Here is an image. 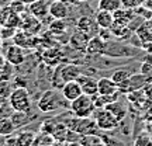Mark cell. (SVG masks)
Listing matches in <instances>:
<instances>
[{"label": "cell", "instance_id": "obj_1", "mask_svg": "<svg viewBox=\"0 0 152 146\" xmlns=\"http://www.w3.org/2000/svg\"><path fill=\"white\" fill-rule=\"evenodd\" d=\"M80 75L82 70L79 69V66L73 65V63H62V65H58L55 68L52 79H51V84L54 89L61 90L66 81L76 80Z\"/></svg>", "mask_w": 152, "mask_h": 146}, {"label": "cell", "instance_id": "obj_2", "mask_svg": "<svg viewBox=\"0 0 152 146\" xmlns=\"http://www.w3.org/2000/svg\"><path fill=\"white\" fill-rule=\"evenodd\" d=\"M9 103L14 111L31 113V96L27 87H14L9 96Z\"/></svg>", "mask_w": 152, "mask_h": 146}, {"label": "cell", "instance_id": "obj_3", "mask_svg": "<svg viewBox=\"0 0 152 146\" xmlns=\"http://www.w3.org/2000/svg\"><path fill=\"white\" fill-rule=\"evenodd\" d=\"M69 108H71L72 114L75 117L79 118H87V117H92L94 113V101H93L92 96H87V94H82L79 97L69 103Z\"/></svg>", "mask_w": 152, "mask_h": 146}, {"label": "cell", "instance_id": "obj_4", "mask_svg": "<svg viewBox=\"0 0 152 146\" xmlns=\"http://www.w3.org/2000/svg\"><path fill=\"white\" fill-rule=\"evenodd\" d=\"M38 110L44 114L48 113H54L61 107V98L58 96V92L56 89H52V90H47V92L42 93V96L39 97L37 103Z\"/></svg>", "mask_w": 152, "mask_h": 146}, {"label": "cell", "instance_id": "obj_5", "mask_svg": "<svg viewBox=\"0 0 152 146\" xmlns=\"http://www.w3.org/2000/svg\"><path fill=\"white\" fill-rule=\"evenodd\" d=\"M93 115H94V121L97 124L99 129L104 131V132L115 129L120 124L118 121H117V118L107 108H96Z\"/></svg>", "mask_w": 152, "mask_h": 146}, {"label": "cell", "instance_id": "obj_6", "mask_svg": "<svg viewBox=\"0 0 152 146\" xmlns=\"http://www.w3.org/2000/svg\"><path fill=\"white\" fill-rule=\"evenodd\" d=\"M4 59L13 66H20L26 62V52L20 45H10L4 52Z\"/></svg>", "mask_w": 152, "mask_h": 146}, {"label": "cell", "instance_id": "obj_7", "mask_svg": "<svg viewBox=\"0 0 152 146\" xmlns=\"http://www.w3.org/2000/svg\"><path fill=\"white\" fill-rule=\"evenodd\" d=\"M76 28L80 30L83 33H86L89 37H94V35H99V31H100V27L96 23V20H93L92 17L89 16H82L76 20Z\"/></svg>", "mask_w": 152, "mask_h": 146}, {"label": "cell", "instance_id": "obj_8", "mask_svg": "<svg viewBox=\"0 0 152 146\" xmlns=\"http://www.w3.org/2000/svg\"><path fill=\"white\" fill-rule=\"evenodd\" d=\"M69 4L65 0H54L49 3V16L52 18H61L65 20L69 16Z\"/></svg>", "mask_w": 152, "mask_h": 146}, {"label": "cell", "instance_id": "obj_9", "mask_svg": "<svg viewBox=\"0 0 152 146\" xmlns=\"http://www.w3.org/2000/svg\"><path fill=\"white\" fill-rule=\"evenodd\" d=\"M61 93H62L64 98H65L66 101H69V103L73 101V100H76L79 96L83 94L82 87H80V84H79V81L77 80L66 81L65 84L62 86V89H61Z\"/></svg>", "mask_w": 152, "mask_h": 146}, {"label": "cell", "instance_id": "obj_10", "mask_svg": "<svg viewBox=\"0 0 152 146\" xmlns=\"http://www.w3.org/2000/svg\"><path fill=\"white\" fill-rule=\"evenodd\" d=\"M92 37H89L86 33H83L80 30L76 28L73 34L71 35L69 38V44L76 51H80V52H86V48H87V44H89V39Z\"/></svg>", "mask_w": 152, "mask_h": 146}, {"label": "cell", "instance_id": "obj_11", "mask_svg": "<svg viewBox=\"0 0 152 146\" xmlns=\"http://www.w3.org/2000/svg\"><path fill=\"white\" fill-rule=\"evenodd\" d=\"M13 41L14 44L17 45H20L21 48H34V46H37L38 42H39V39H38L35 35L33 34H28L26 31H17L16 35L13 37Z\"/></svg>", "mask_w": 152, "mask_h": 146}, {"label": "cell", "instance_id": "obj_12", "mask_svg": "<svg viewBox=\"0 0 152 146\" xmlns=\"http://www.w3.org/2000/svg\"><path fill=\"white\" fill-rule=\"evenodd\" d=\"M106 49H107V42L104 41L100 35H94L89 39L86 48V54L87 55H104L106 54Z\"/></svg>", "mask_w": 152, "mask_h": 146}, {"label": "cell", "instance_id": "obj_13", "mask_svg": "<svg viewBox=\"0 0 152 146\" xmlns=\"http://www.w3.org/2000/svg\"><path fill=\"white\" fill-rule=\"evenodd\" d=\"M76 80L79 81V84L82 87V92L83 94H87V96H96L99 93L97 90V80L92 77V76H87V75H80Z\"/></svg>", "mask_w": 152, "mask_h": 146}, {"label": "cell", "instance_id": "obj_14", "mask_svg": "<svg viewBox=\"0 0 152 146\" xmlns=\"http://www.w3.org/2000/svg\"><path fill=\"white\" fill-rule=\"evenodd\" d=\"M28 11L30 14L35 16L37 18H45L49 16V3L48 0H37L31 4H28Z\"/></svg>", "mask_w": 152, "mask_h": 146}, {"label": "cell", "instance_id": "obj_15", "mask_svg": "<svg viewBox=\"0 0 152 146\" xmlns=\"http://www.w3.org/2000/svg\"><path fill=\"white\" fill-rule=\"evenodd\" d=\"M97 90L99 94H106V96L120 93L118 84L111 77H100L97 80Z\"/></svg>", "mask_w": 152, "mask_h": 146}, {"label": "cell", "instance_id": "obj_16", "mask_svg": "<svg viewBox=\"0 0 152 146\" xmlns=\"http://www.w3.org/2000/svg\"><path fill=\"white\" fill-rule=\"evenodd\" d=\"M114 16V23H117L120 25H124V27H128V24L132 21V18L135 17V13H134V9H118L113 13Z\"/></svg>", "mask_w": 152, "mask_h": 146}, {"label": "cell", "instance_id": "obj_17", "mask_svg": "<svg viewBox=\"0 0 152 146\" xmlns=\"http://www.w3.org/2000/svg\"><path fill=\"white\" fill-rule=\"evenodd\" d=\"M21 30L28 34L37 35V34L41 31V21H39V18H37V17L33 16V14H30V16H27V17H23Z\"/></svg>", "mask_w": 152, "mask_h": 146}, {"label": "cell", "instance_id": "obj_18", "mask_svg": "<svg viewBox=\"0 0 152 146\" xmlns=\"http://www.w3.org/2000/svg\"><path fill=\"white\" fill-rule=\"evenodd\" d=\"M137 35L142 44L152 42V18L145 20L140 27L137 28Z\"/></svg>", "mask_w": 152, "mask_h": 146}, {"label": "cell", "instance_id": "obj_19", "mask_svg": "<svg viewBox=\"0 0 152 146\" xmlns=\"http://www.w3.org/2000/svg\"><path fill=\"white\" fill-rule=\"evenodd\" d=\"M62 56H64V54L61 52L59 49L49 48L42 54V60L49 66H58L59 62L62 60Z\"/></svg>", "mask_w": 152, "mask_h": 146}, {"label": "cell", "instance_id": "obj_20", "mask_svg": "<svg viewBox=\"0 0 152 146\" xmlns=\"http://www.w3.org/2000/svg\"><path fill=\"white\" fill-rule=\"evenodd\" d=\"M96 23L99 24L100 28H109L113 25L114 23V16L111 11H106V10H99L96 13V17H94Z\"/></svg>", "mask_w": 152, "mask_h": 146}, {"label": "cell", "instance_id": "obj_21", "mask_svg": "<svg viewBox=\"0 0 152 146\" xmlns=\"http://www.w3.org/2000/svg\"><path fill=\"white\" fill-rule=\"evenodd\" d=\"M118 100V93H115V94H109V96H106V94H96V96H93V101H94V107L96 108H106L109 104L114 103V101H117Z\"/></svg>", "mask_w": 152, "mask_h": 146}, {"label": "cell", "instance_id": "obj_22", "mask_svg": "<svg viewBox=\"0 0 152 146\" xmlns=\"http://www.w3.org/2000/svg\"><path fill=\"white\" fill-rule=\"evenodd\" d=\"M14 132H16V126L10 117H0V136L9 138Z\"/></svg>", "mask_w": 152, "mask_h": 146}, {"label": "cell", "instance_id": "obj_23", "mask_svg": "<svg viewBox=\"0 0 152 146\" xmlns=\"http://www.w3.org/2000/svg\"><path fill=\"white\" fill-rule=\"evenodd\" d=\"M66 28H68V25H66L65 20H61V18H54V21L49 23L48 31L55 37V35H64V34L66 33Z\"/></svg>", "mask_w": 152, "mask_h": 146}, {"label": "cell", "instance_id": "obj_24", "mask_svg": "<svg viewBox=\"0 0 152 146\" xmlns=\"http://www.w3.org/2000/svg\"><path fill=\"white\" fill-rule=\"evenodd\" d=\"M106 108L109 110L110 113H111L114 117L117 118V121H118V122H121V121L125 118V115H127V110H125V107L120 103L118 100H117V101H114V103H111V104H109Z\"/></svg>", "mask_w": 152, "mask_h": 146}, {"label": "cell", "instance_id": "obj_25", "mask_svg": "<svg viewBox=\"0 0 152 146\" xmlns=\"http://www.w3.org/2000/svg\"><path fill=\"white\" fill-rule=\"evenodd\" d=\"M28 114H30V113H20V111H13V114L10 115V118H11V121L14 122L16 129L21 128V126H24V125L30 124L31 118L28 117Z\"/></svg>", "mask_w": 152, "mask_h": 146}, {"label": "cell", "instance_id": "obj_26", "mask_svg": "<svg viewBox=\"0 0 152 146\" xmlns=\"http://www.w3.org/2000/svg\"><path fill=\"white\" fill-rule=\"evenodd\" d=\"M35 134L33 132H21L16 136V146H34Z\"/></svg>", "mask_w": 152, "mask_h": 146}, {"label": "cell", "instance_id": "obj_27", "mask_svg": "<svg viewBox=\"0 0 152 146\" xmlns=\"http://www.w3.org/2000/svg\"><path fill=\"white\" fill-rule=\"evenodd\" d=\"M121 0H99L97 3V9L99 10H106V11H111L114 13L115 10L121 9Z\"/></svg>", "mask_w": 152, "mask_h": 146}, {"label": "cell", "instance_id": "obj_28", "mask_svg": "<svg viewBox=\"0 0 152 146\" xmlns=\"http://www.w3.org/2000/svg\"><path fill=\"white\" fill-rule=\"evenodd\" d=\"M130 76H131L130 72H127L125 69H118V70H115L113 75H111V79H113V80L120 86V84H121L123 81L127 80Z\"/></svg>", "mask_w": 152, "mask_h": 146}, {"label": "cell", "instance_id": "obj_29", "mask_svg": "<svg viewBox=\"0 0 152 146\" xmlns=\"http://www.w3.org/2000/svg\"><path fill=\"white\" fill-rule=\"evenodd\" d=\"M13 89H14V87L11 86L10 80H0V96L9 98L10 93L13 92Z\"/></svg>", "mask_w": 152, "mask_h": 146}, {"label": "cell", "instance_id": "obj_30", "mask_svg": "<svg viewBox=\"0 0 152 146\" xmlns=\"http://www.w3.org/2000/svg\"><path fill=\"white\" fill-rule=\"evenodd\" d=\"M134 146H152V136L147 134H141L134 142Z\"/></svg>", "mask_w": 152, "mask_h": 146}, {"label": "cell", "instance_id": "obj_31", "mask_svg": "<svg viewBox=\"0 0 152 146\" xmlns=\"http://www.w3.org/2000/svg\"><path fill=\"white\" fill-rule=\"evenodd\" d=\"M17 33V28H13V27H6V25H3V27L0 28V39H9V38H13L14 35H16Z\"/></svg>", "mask_w": 152, "mask_h": 146}, {"label": "cell", "instance_id": "obj_32", "mask_svg": "<svg viewBox=\"0 0 152 146\" xmlns=\"http://www.w3.org/2000/svg\"><path fill=\"white\" fill-rule=\"evenodd\" d=\"M13 65H10L9 62H6L4 66L0 69V80H10L11 75H13Z\"/></svg>", "mask_w": 152, "mask_h": 146}, {"label": "cell", "instance_id": "obj_33", "mask_svg": "<svg viewBox=\"0 0 152 146\" xmlns=\"http://www.w3.org/2000/svg\"><path fill=\"white\" fill-rule=\"evenodd\" d=\"M9 7H10L13 11H16V13H23V10L26 9V3H23L21 0H13L10 4H9Z\"/></svg>", "mask_w": 152, "mask_h": 146}, {"label": "cell", "instance_id": "obj_34", "mask_svg": "<svg viewBox=\"0 0 152 146\" xmlns=\"http://www.w3.org/2000/svg\"><path fill=\"white\" fill-rule=\"evenodd\" d=\"M121 4L125 9H137L138 7V1L137 0H121Z\"/></svg>", "mask_w": 152, "mask_h": 146}, {"label": "cell", "instance_id": "obj_35", "mask_svg": "<svg viewBox=\"0 0 152 146\" xmlns=\"http://www.w3.org/2000/svg\"><path fill=\"white\" fill-rule=\"evenodd\" d=\"M142 90H144V93H145V96L149 98H152V80L149 81V84H145V86L142 87Z\"/></svg>", "mask_w": 152, "mask_h": 146}, {"label": "cell", "instance_id": "obj_36", "mask_svg": "<svg viewBox=\"0 0 152 146\" xmlns=\"http://www.w3.org/2000/svg\"><path fill=\"white\" fill-rule=\"evenodd\" d=\"M65 146H83L80 141H71V142H66Z\"/></svg>", "mask_w": 152, "mask_h": 146}, {"label": "cell", "instance_id": "obj_37", "mask_svg": "<svg viewBox=\"0 0 152 146\" xmlns=\"http://www.w3.org/2000/svg\"><path fill=\"white\" fill-rule=\"evenodd\" d=\"M7 101H9V98L3 97V96H0V108H1V107H3V105H4Z\"/></svg>", "mask_w": 152, "mask_h": 146}, {"label": "cell", "instance_id": "obj_38", "mask_svg": "<svg viewBox=\"0 0 152 146\" xmlns=\"http://www.w3.org/2000/svg\"><path fill=\"white\" fill-rule=\"evenodd\" d=\"M144 6H145L147 9H149V10H152V0H145Z\"/></svg>", "mask_w": 152, "mask_h": 146}, {"label": "cell", "instance_id": "obj_39", "mask_svg": "<svg viewBox=\"0 0 152 146\" xmlns=\"http://www.w3.org/2000/svg\"><path fill=\"white\" fill-rule=\"evenodd\" d=\"M4 63H6V59H4V56H1V55H0V69H1V68L4 66Z\"/></svg>", "mask_w": 152, "mask_h": 146}, {"label": "cell", "instance_id": "obj_40", "mask_svg": "<svg viewBox=\"0 0 152 146\" xmlns=\"http://www.w3.org/2000/svg\"><path fill=\"white\" fill-rule=\"evenodd\" d=\"M23 3H26V4H31V3H34V1H37V0H21Z\"/></svg>", "mask_w": 152, "mask_h": 146}, {"label": "cell", "instance_id": "obj_41", "mask_svg": "<svg viewBox=\"0 0 152 146\" xmlns=\"http://www.w3.org/2000/svg\"><path fill=\"white\" fill-rule=\"evenodd\" d=\"M93 146H106V145H104L103 141H102V142H99V143H96V145H93Z\"/></svg>", "mask_w": 152, "mask_h": 146}, {"label": "cell", "instance_id": "obj_42", "mask_svg": "<svg viewBox=\"0 0 152 146\" xmlns=\"http://www.w3.org/2000/svg\"><path fill=\"white\" fill-rule=\"evenodd\" d=\"M137 1H138V4L141 6V4H144V3H145V0H137Z\"/></svg>", "mask_w": 152, "mask_h": 146}, {"label": "cell", "instance_id": "obj_43", "mask_svg": "<svg viewBox=\"0 0 152 146\" xmlns=\"http://www.w3.org/2000/svg\"><path fill=\"white\" fill-rule=\"evenodd\" d=\"M151 136H152V135H151Z\"/></svg>", "mask_w": 152, "mask_h": 146}]
</instances>
